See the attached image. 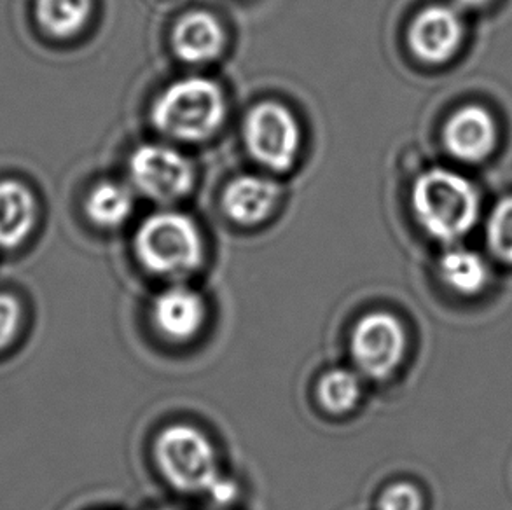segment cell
Segmentation results:
<instances>
[{
  "instance_id": "6da1fadb",
  "label": "cell",
  "mask_w": 512,
  "mask_h": 510,
  "mask_svg": "<svg viewBox=\"0 0 512 510\" xmlns=\"http://www.w3.org/2000/svg\"><path fill=\"white\" fill-rule=\"evenodd\" d=\"M411 203L425 233L443 243L469 235L481 212L478 189L471 180L446 168L422 173L413 184Z\"/></svg>"
},
{
  "instance_id": "7a4b0ae2",
  "label": "cell",
  "mask_w": 512,
  "mask_h": 510,
  "mask_svg": "<svg viewBox=\"0 0 512 510\" xmlns=\"http://www.w3.org/2000/svg\"><path fill=\"white\" fill-rule=\"evenodd\" d=\"M228 114L221 86L208 77H184L168 84L154 100L151 121L161 135L196 144L214 137Z\"/></svg>"
},
{
  "instance_id": "3957f363",
  "label": "cell",
  "mask_w": 512,
  "mask_h": 510,
  "mask_svg": "<svg viewBox=\"0 0 512 510\" xmlns=\"http://www.w3.org/2000/svg\"><path fill=\"white\" fill-rule=\"evenodd\" d=\"M133 249L142 268L175 282L198 271L205 255L198 224L177 210L149 215L135 233Z\"/></svg>"
},
{
  "instance_id": "277c9868",
  "label": "cell",
  "mask_w": 512,
  "mask_h": 510,
  "mask_svg": "<svg viewBox=\"0 0 512 510\" xmlns=\"http://www.w3.org/2000/svg\"><path fill=\"white\" fill-rule=\"evenodd\" d=\"M154 460L172 488L208 495L222 479L214 444L200 428L172 425L154 441Z\"/></svg>"
},
{
  "instance_id": "5b68a950",
  "label": "cell",
  "mask_w": 512,
  "mask_h": 510,
  "mask_svg": "<svg viewBox=\"0 0 512 510\" xmlns=\"http://www.w3.org/2000/svg\"><path fill=\"white\" fill-rule=\"evenodd\" d=\"M243 142L259 165L270 172H287L296 163L301 147L298 119L285 105L261 102L243 119Z\"/></svg>"
},
{
  "instance_id": "8992f818",
  "label": "cell",
  "mask_w": 512,
  "mask_h": 510,
  "mask_svg": "<svg viewBox=\"0 0 512 510\" xmlns=\"http://www.w3.org/2000/svg\"><path fill=\"white\" fill-rule=\"evenodd\" d=\"M408 350V336L399 318L373 311L353 325L350 355L353 369L366 380H387L399 369Z\"/></svg>"
},
{
  "instance_id": "52a82bcc",
  "label": "cell",
  "mask_w": 512,
  "mask_h": 510,
  "mask_svg": "<svg viewBox=\"0 0 512 510\" xmlns=\"http://www.w3.org/2000/svg\"><path fill=\"white\" fill-rule=\"evenodd\" d=\"M128 173L142 196L163 205L186 198L196 184L191 159L172 145H139L130 154Z\"/></svg>"
},
{
  "instance_id": "ba28073f",
  "label": "cell",
  "mask_w": 512,
  "mask_h": 510,
  "mask_svg": "<svg viewBox=\"0 0 512 510\" xmlns=\"http://www.w3.org/2000/svg\"><path fill=\"white\" fill-rule=\"evenodd\" d=\"M465 37L458 7L434 4L416 14L408 30L411 53L427 65H443L457 55Z\"/></svg>"
},
{
  "instance_id": "9c48e42d",
  "label": "cell",
  "mask_w": 512,
  "mask_h": 510,
  "mask_svg": "<svg viewBox=\"0 0 512 510\" xmlns=\"http://www.w3.org/2000/svg\"><path fill=\"white\" fill-rule=\"evenodd\" d=\"M153 324L163 338L186 343L198 336L207 320V304L196 290L173 283L151 304Z\"/></svg>"
},
{
  "instance_id": "30bf717a",
  "label": "cell",
  "mask_w": 512,
  "mask_h": 510,
  "mask_svg": "<svg viewBox=\"0 0 512 510\" xmlns=\"http://www.w3.org/2000/svg\"><path fill=\"white\" fill-rule=\"evenodd\" d=\"M443 140L453 158L464 163H481L495 151V119L481 105H465L444 125Z\"/></svg>"
},
{
  "instance_id": "8fae6325",
  "label": "cell",
  "mask_w": 512,
  "mask_h": 510,
  "mask_svg": "<svg viewBox=\"0 0 512 510\" xmlns=\"http://www.w3.org/2000/svg\"><path fill=\"white\" fill-rule=\"evenodd\" d=\"M226 30L214 14L198 9L182 14L172 28L173 53L180 62L207 65L224 53Z\"/></svg>"
},
{
  "instance_id": "7c38bea8",
  "label": "cell",
  "mask_w": 512,
  "mask_h": 510,
  "mask_svg": "<svg viewBox=\"0 0 512 510\" xmlns=\"http://www.w3.org/2000/svg\"><path fill=\"white\" fill-rule=\"evenodd\" d=\"M282 189L263 175H238L222 191V210L231 221L242 226H256L266 221L277 208Z\"/></svg>"
},
{
  "instance_id": "4fadbf2b",
  "label": "cell",
  "mask_w": 512,
  "mask_h": 510,
  "mask_svg": "<svg viewBox=\"0 0 512 510\" xmlns=\"http://www.w3.org/2000/svg\"><path fill=\"white\" fill-rule=\"evenodd\" d=\"M39 215L30 187L16 179L0 180V249H20L27 242Z\"/></svg>"
},
{
  "instance_id": "5bb4252c",
  "label": "cell",
  "mask_w": 512,
  "mask_h": 510,
  "mask_svg": "<svg viewBox=\"0 0 512 510\" xmlns=\"http://www.w3.org/2000/svg\"><path fill=\"white\" fill-rule=\"evenodd\" d=\"M135 210L132 187L116 180H104L90 189L84 200L86 217L102 229L121 228L130 221Z\"/></svg>"
},
{
  "instance_id": "9a60e30c",
  "label": "cell",
  "mask_w": 512,
  "mask_h": 510,
  "mask_svg": "<svg viewBox=\"0 0 512 510\" xmlns=\"http://www.w3.org/2000/svg\"><path fill=\"white\" fill-rule=\"evenodd\" d=\"M439 275L446 287L462 296H476L488 283V264L472 250L453 247L439 261Z\"/></svg>"
},
{
  "instance_id": "2e32d148",
  "label": "cell",
  "mask_w": 512,
  "mask_h": 510,
  "mask_svg": "<svg viewBox=\"0 0 512 510\" xmlns=\"http://www.w3.org/2000/svg\"><path fill=\"white\" fill-rule=\"evenodd\" d=\"M34 13L44 34L72 39L90 20L91 0H35Z\"/></svg>"
},
{
  "instance_id": "e0dca14e",
  "label": "cell",
  "mask_w": 512,
  "mask_h": 510,
  "mask_svg": "<svg viewBox=\"0 0 512 510\" xmlns=\"http://www.w3.org/2000/svg\"><path fill=\"white\" fill-rule=\"evenodd\" d=\"M362 376L355 369L334 367L322 378L317 385V399L326 413L333 416H345L359 406L362 399Z\"/></svg>"
},
{
  "instance_id": "ac0fdd59",
  "label": "cell",
  "mask_w": 512,
  "mask_h": 510,
  "mask_svg": "<svg viewBox=\"0 0 512 510\" xmlns=\"http://www.w3.org/2000/svg\"><path fill=\"white\" fill-rule=\"evenodd\" d=\"M486 240L500 261L512 264V196L500 201L490 215Z\"/></svg>"
},
{
  "instance_id": "d6986e66",
  "label": "cell",
  "mask_w": 512,
  "mask_h": 510,
  "mask_svg": "<svg viewBox=\"0 0 512 510\" xmlns=\"http://www.w3.org/2000/svg\"><path fill=\"white\" fill-rule=\"evenodd\" d=\"M23 325V306L20 299L0 290V352L13 345Z\"/></svg>"
},
{
  "instance_id": "ffe728a7",
  "label": "cell",
  "mask_w": 512,
  "mask_h": 510,
  "mask_svg": "<svg viewBox=\"0 0 512 510\" xmlns=\"http://www.w3.org/2000/svg\"><path fill=\"white\" fill-rule=\"evenodd\" d=\"M376 510H423L422 493L415 484H390L381 491Z\"/></svg>"
},
{
  "instance_id": "44dd1931",
  "label": "cell",
  "mask_w": 512,
  "mask_h": 510,
  "mask_svg": "<svg viewBox=\"0 0 512 510\" xmlns=\"http://www.w3.org/2000/svg\"><path fill=\"white\" fill-rule=\"evenodd\" d=\"M460 9H481L486 4H490V0H455Z\"/></svg>"
},
{
  "instance_id": "7402d4cb",
  "label": "cell",
  "mask_w": 512,
  "mask_h": 510,
  "mask_svg": "<svg viewBox=\"0 0 512 510\" xmlns=\"http://www.w3.org/2000/svg\"><path fill=\"white\" fill-rule=\"evenodd\" d=\"M156 510H175V509H168V507H165V509H156Z\"/></svg>"
}]
</instances>
